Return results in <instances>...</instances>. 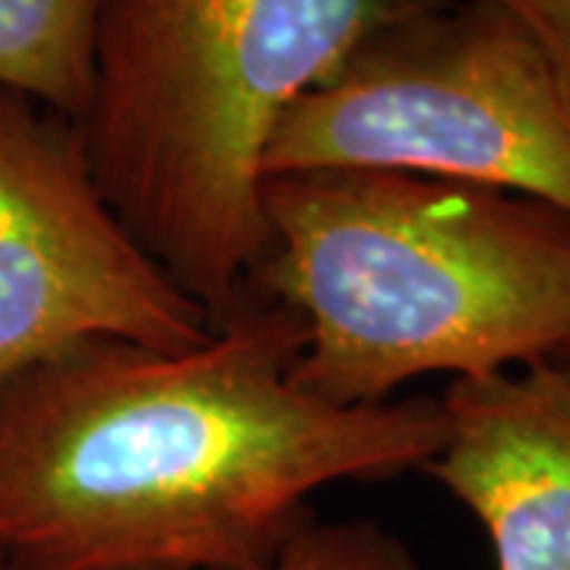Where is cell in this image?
<instances>
[{
    "mask_svg": "<svg viewBox=\"0 0 570 570\" xmlns=\"http://www.w3.org/2000/svg\"><path fill=\"white\" fill-rule=\"evenodd\" d=\"M390 168L570 213V124L532 36L498 0H415L283 115L266 175Z\"/></svg>",
    "mask_w": 570,
    "mask_h": 570,
    "instance_id": "4",
    "label": "cell"
},
{
    "mask_svg": "<svg viewBox=\"0 0 570 570\" xmlns=\"http://www.w3.org/2000/svg\"><path fill=\"white\" fill-rule=\"evenodd\" d=\"M261 570H419V564L393 532L371 520H311Z\"/></svg>",
    "mask_w": 570,
    "mask_h": 570,
    "instance_id": "8",
    "label": "cell"
},
{
    "mask_svg": "<svg viewBox=\"0 0 570 570\" xmlns=\"http://www.w3.org/2000/svg\"><path fill=\"white\" fill-rule=\"evenodd\" d=\"M305 343L254 295L187 352L96 336L0 377V570H261L314 491L441 453V400L330 406Z\"/></svg>",
    "mask_w": 570,
    "mask_h": 570,
    "instance_id": "1",
    "label": "cell"
},
{
    "mask_svg": "<svg viewBox=\"0 0 570 570\" xmlns=\"http://www.w3.org/2000/svg\"><path fill=\"white\" fill-rule=\"evenodd\" d=\"M527 29L549 67L551 86L570 124V0H498Z\"/></svg>",
    "mask_w": 570,
    "mask_h": 570,
    "instance_id": "9",
    "label": "cell"
},
{
    "mask_svg": "<svg viewBox=\"0 0 570 570\" xmlns=\"http://www.w3.org/2000/svg\"><path fill=\"white\" fill-rule=\"evenodd\" d=\"M96 336L187 352L213 326L108 206L80 124L0 89V377Z\"/></svg>",
    "mask_w": 570,
    "mask_h": 570,
    "instance_id": "5",
    "label": "cell"
},
{
    "mask_svg": "<svg viewBox=\"0 0 570 570\" xmlns=\"http://www.w3.org/2000/svg\"><path fill=\"white\" fill-rule=\"evenodd\" d=\"M422 472L485 527L498 570H570V371L554 358L456 377Z\"/></svg>",
    "mask_w": 570,
    "mask_h": 570,
    "instance_id": "6",
    "label": "cell"
},
{
    "mask_svg": "<svg viewBox=\"0 0 570 570\" xmlns=\"http://www.w3.org/2000/svg\"><path fill=\"white\" fill-rule=\"evenodd\" d=\"M105 0H0V89L80 124L96 96Z\"/></svg>",
    "mask_w": 570,
    "mask_h": 570,
    "instance_id": "7",
    "label": "cell"
},
{
    "mask_svg": "<svg viewBox=\"0 0 570 570\" xmlns=\"http://www.w3.org/2000/svg\"><path fill=\"white\" fill-rule=\"evenodd\" d=\"M415 0H105L89 168L130 238L223 324L273 235L264 156L283 115Z\"/></svg>",
    "mask_w": 570,
    "mask_h": 570,
    "instance_id": "3",
    "label": "cell"
},
{
    "mask_svg": "<svg viewBox=\"0 0 570 570\" xmlns=\"http://www.w3.org/2000/svg\"><path fill=\"white\" fill-rule=\"evenodd\" d=\"M554 362H558V365H564L570 371V343L564 348H561L558 355H554Z\"/></svg>",
    "mask_w": 570,
    "mask_h": 570,
    "instance_id": "10",
    "label": "cell"
},
{
    "mask_svg": "<svg viewBox=\"0 0 570 570\" xmlns=\"http://www.w3.org/2000/svg\"><path fill=\"white\" fill-rule=\"evenodd\" d=\"M257 295L307 326L292 377L377 406L431 371L485 377L570 343V213L498 187L390 171L266 175Z\"/></svg>",
    "mask_w": 570,
    "mask_h": 570,
    "instance_id": "2",
    "label": "cell"
}]
</instances>
